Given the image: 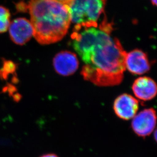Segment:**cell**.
I'll list each match as a JSON object with an SVG mask.
<instances>
[{
	"label": "cell",
	"instance_id": "obj_2",
	"mask_svg": "<svg viewBox=\"0 0 157 157\" xmlns=\"http://www.w3.org/2000/svg\"><path fill=\"white\" fill-rule=\"evenodd\" d=\"M28 8L33 36L40 44L56 43L66 35L71 22L68 5L52 0H30Z\"/></svg>",
	"mask_w": 157,
	"mask_h": 157
},
{
	"label": "cell",
	"instance_id": "obj_6",
	"mask_svg": "<svg viewBox=\"0 0 157 157\" xmlns=\"http://www.w3.org/2000/svg\"><path fill=\"white\" fill-rule=\"evenodd\" d=\"M9 34L12 41L16 44L22 45L34 35V30L31 22L24 17L14 19L10 24Z\"/></svg>",
	"mask_w": 157,
	"mask_h": 157
},
{
	"label": "cell",
	"instance_id": "obj_14",
	"mask_svg": "<svg viewBox=\"0 0 157 157\" xmlns=\"http://www.w3.org/2000/svg\"><path fill=\"white\" fill-rule=\"evenodd\" d=\"M151 3L154 5H157V0H151Z\"/></svg>",
	"mask_w": 157,
	"mask_h": 157
},
{
	"label": "cell",
	"instance_id": "obj_5",
	"mask_svg": "<svg viewBox=\"0 0 157 157\" xmlns=\"http://www.w3.org/2000/svg\"><path fill=\"white\" fill-rule=\"evenodd\" d=\"M138 100L128 94H123L116 98L113 104V109L116 116L123 120L133 119L139 109Z\"/></svg>",
	"mask_w": 157,
	"mask_h": 157
},
{
	"label": "cell",
	"instance_id": "obj_11",
	"mask_svg": "<svg viewBox=\"0 0 157 157\" xmlns=\"http://www.w3.org/2000/svg\"><path fill=\"white\" fill-rule=\"evenodd\" d=\"M16 65L10 61H4L3 67L0 69V77L2 79H6L9 74L15 72Z\"/></svg>",
	"mask_w": 157,
	"mask_h": 157
},
{
	"label": "cell",
	"instance_id": "obj_10",
	"mask_svg": "<svg viewBox=\"0 0 157 157\" xmlns=\"http://www.w3.org/2000/svg\"><path fill=\"white\" fill-rule=\"evenodd\" d=\"M10 12L4 6H0V33L6 32L10 24Z\"/></svg>",
	"mask_w": 157,
	"mask_h": 157
},
{
	"label": "cell",
	"instance_id": "obj_9",
	"mask_svg": "<svg viewBox=\"0 0 157 157\" xmlns=\"http://www.w3.org/2000/svg\"><path fill=\"white\" fill-rule=\"evenodd\" d=\"M132 90L138 99L142 101H150L157 95V84L150 77H139L133 83Z\"/></svg>",
	"mask_w": 157,
	"mask_h": 157
},
{
	"label": "cell",
	"instance_id": "obj_3",
	"mask_svg": "<svg viewBox=\"0 0 157 157\" xmlns=\"http://www.w3.org/2000/svg\"><path fill=\"white\" fill-rule=\"evenodd\" d=\"M106 0H72L68 6L71 21L76 25L97 22Z\"/></svg>",
	"mask_w": 157,
	"mask_h": 157
},
{
	"label": "cell",
	"instance_id": "obj_4",
	"mask_svg": "<svg viewBox=\"0 0 157 157\" xmlns=\"http://www.w3.org/2000/svg\"><path fill=\"white\" fill-rule=\"evenodd\" d=\"M131 127L138 136L145 138L153 133L157 122L156 111L153 108H146L133 118Z\"/></svg>",
	"mask_w": 157,
	"mask_h": 157
},
{
	"label": "cell",
	"instance_id": "obj_1",
	"mask_svg": "<svg viewBox=\"0 0 157 157\" xmlns=\"http://www.w3.org/2000/svg\"><path fill=\"white\" fill-rule=\"evenodd\" d=\"M111 24L103 21L76 25L71 37L73 47L85 65L81 74L85 80L100 86L119 85L126 70V53L120 41L111 36Z\"/></svg>",
	"mask_w": 157,
	"mask_h": 157
},
{
	"label": "cell",
	"instance_id": "obj_8",
	"mask_svg": "<svg viewBox=\"0 0 157 157\" xmlns=\"http://www.w3.org/2000/svg\"><path fill=\"white\" fill-rule=\"evenodd\" d=\"M125 66L130 72L137 75L147 72L151 68L147 54L140 49H135L126 54Z\"/></svg>",
	"mask_w": 157,
	"mask_h": 157
},
{
	"label": "cell",
	"instance_id": "obj_13",
	"mask_svg": "<svg viewBox=\"0 0 157 157\" xmlns=\"http://www.w3.org/2000/svg\"><path fill=\"white\" fill-rule=\"evenodd\" d=\"M40 157H59L56 154H48L44 155Z\"/></svg>",
	"mask_w": 157,
	"mask_h": 157
},
{
	"label": "cell",
	"instance_id": "obj_12",
	"mask_svg": "<svg viewBox=\"0 0 157 157\" xmlns=\"http://www.w3.org/2000/svg\"><path fill=\"white\" fill-rule=\"evenodd\" d=\"M52 1L68 5L72 0H52Z\"/></svg>",
	"mask_w": 157,
	"mask_h": 157
},
{
	"label": "cell",
	"instance_id": "obj_7",
	"mask_svg": "<svg viewBox=\"0 0 157 157\" xmlns=\"http://www.w3.org/2000/svg\"><path fill=\"white\" fill-rule=\"evenodd\" d=\"M53 64L56 72L65 76L75 72L79 65L76 55L69 51L58 53L53 59Z\"/></svg>",
	"mask_w": 157,
	"mask_h": 157
}]
</instances>
